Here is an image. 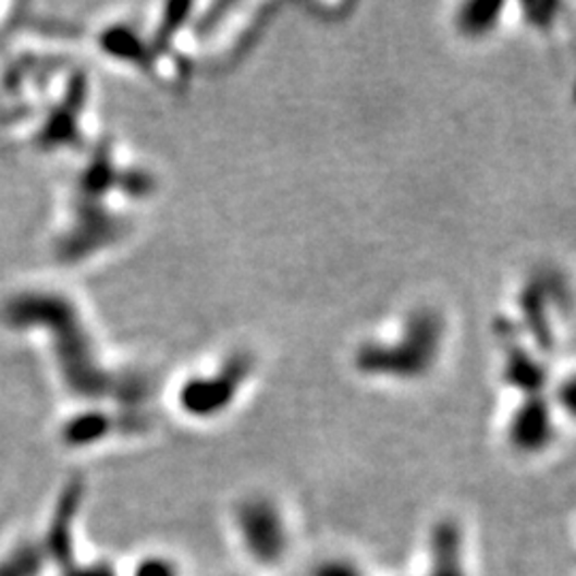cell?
<instances>
[{"mask_svg": "<svg viewBox=\"0 0 576 576\" xmlns=\"http://www.w3.org/2000/svg\"><path fill=\"white\" fill-rule=\"evenodd\" d=\"M420 576H470L464 531L455 522H438L429 540V564Z\"/></svg>", "mask_w": 576, "mask_h": 576, "instance_id": "6", "label": "cell"}, {"mask_svg": "<svg viewBox=\"0 0 576 576\" xmlns=\"http://www.w3.org/2000/svg\"><path fill=\"white\" fill-rule=\"evenodd\" d=\"M101 46L106 48L107 52L113 53L122 60H128V62L142 64V66L146 64L144 46H142L139 37L128 28H120V26L109 28L101 37Z\"/></svg>", "mask_w": 576, "mask_h": 576, "instance_id": "10", "label": "cell"}, {"mask_svg": "<svg viewBox=\"0 0 576 576\" xmlns=\"http://www.w3.org/2000/svg\"><path fill=\"white\" fill-rule=\"evenodd\" d=\"M2 318L9 327H41L53 338L56 361L66 384L86 397H106L118 384L97 364L90 338L77 308L56 293H22L7 302Z\"/></svg>", "mask_w": 576, "mask_h": 576, "instance_id": "1", "label": "cell"}, {"mask_svg": "<svg viewBox=\"0 0 576 576\" xmlns=\"http://www.w3.org/2000/svg\"><path fill=\"white\" fill-rule=\"evenodd\" d=\"M553 440V422L544 402L534 400L513 419L511 444L519 453H540Z\"/></svg>", "mask_w": 576, "mask_h": 576, "instance_id": "7", "label": "cell"}, {"mask_svg": "<svg viewBox=\"0 0 576 576\" xmlns=\"http://www.w3.org/2000/svg\"><path fill=\"white\" fill-rule=\"evenodd\" d=\"M248 371V361L237 359L218 380H199L182 391V406L197 417H210L220 413L233 397V389L242 382Z\"/></svg>", "mask_w": 576, "mask_h": 576, "instance_id": "5", "label": "cell"}, {"mask_svg": "<svg viewBox=\"0 0 576 576\" xmlns=\"http://www.w3.org/2000/svg\"><path fill=\"white\" fill-rule=\"evenodd\" d=\"M502 9V4H491L489 9H487V13L485 15H478V11H476V4H470V7H466V15H464V28L468 30V33H480V30H485V28H489L491 24H493V15L498 13Z\"/></svg>", "mask_w": 576, "mask_h": 576, "instance_id": "12", "label": "cell"}, {"mask_svg": "<svg viewBox=\"0 0 576 576\" xmlns=\"http://www.w3.org/2000/svg\"><path fill=\"white\" fill-rule=\"evenodd\" d=\"M46 553L37 544H22L0 562V576H39Z\"/></svg>", "mask_w": 576, "mask_h": 576, "instance_id": "9", "label": "cell"}, {"mask_svg": "<svg viewBox=\"0 0 576 576\" xmlns=\"http://www.w3.org/2000/svg\"><path fill=\"white\" fill-rule=\"evenodd\" d=\"M235 534L246 557L265 571L278 568L291 553V529L282 508L267 498H250L235 511Z\"/></svg>", "mask_w": 576, "mask_h": 576, "instance_id": "2", "label": "cell"}, {"mask_svg": "<svg viewBox=\"0 0 576 576\" xmlns=\"http://www.w3.org/2000/svg\"><path fill=\"white\" fill-rule=\"evenodd\" d=\"M133 576H184L175 560L164 555H148L137 562Z\"/></svg>", "mask_w": 576, "mask_h": 576, "instance_id": "11", "label": "cell"}, {"mask_svg": "<svg viewBox=\"0 0 576 576\" xmlns=\"http://www.w3.org/2000/svg\"><path fill=\"white\" fill-rule=\"evenodd\" d=\"M66 576H118L115 571L106 564V562H97V564H86V566H73L69 568Z\"/></svg>", "mask_w": 576, "mask_h": 576, "instance_id": "13", "label": "cell"}, {"mask_svg": "<svg viewBox=\"0 0 576 576\" xmlns=\"http://www.w3.org/2000/svg\"><path fill=\"white\" fill-rule=\"evenodd\" d=\"M86 93L88 84L84 73L75 75L66 88L62 103L53 109L39 131L37 139L46 150L75 146L79 142V113L86 103Z\"/></svg>", "mask_w": 576, "mask_h": 576, "instance_id": "4", "label": "cell"}, {"mask_svg": "<svg viewBox=\"0 0 576 576\" xmlns=\"http://www.w3.org/2000/svg\"><path fill=\"white\" fill-rule=\"evenodd\" d=\"M440 322L433 315H419L410 320V331L406 344L384 351V348H367L359 355V364L366 369H389L397 373H419L433 361L438 338H440Z\"/></svg>", "mask_w": 576, "mask_h": 576, "instance_id": "3", "label": "cell"}, {"mask_svg": "<svg viewBox=\"0 0 576 576\" xmlns=\"http://www.w3.org/2000/svg\"><path fill=\"white\" fill-rule=\"evenodd\" d=\"M115 420L106 413H82L62 427V440L69 446H88L97 440H103L115 427Z\"/></svg>", "mask_w": 576, "mask_h": 576, "instance_id": "8", "label": "cell"}]
</instances>
